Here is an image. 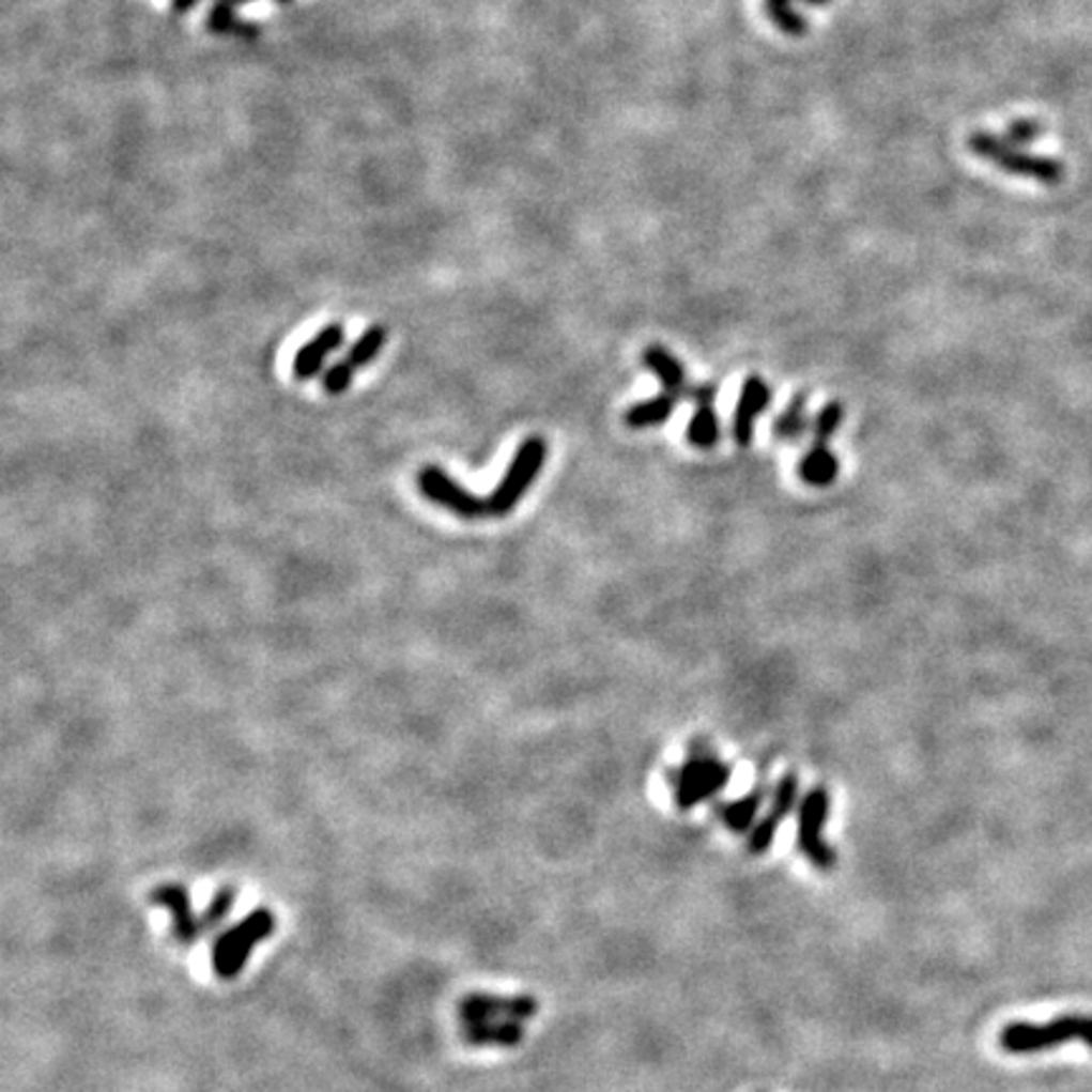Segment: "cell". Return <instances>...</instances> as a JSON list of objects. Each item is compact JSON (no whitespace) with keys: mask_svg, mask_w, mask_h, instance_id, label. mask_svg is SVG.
I'll use <instances>...</instances> for the list:
<instances>
[{"mask_svg":"<svg viewBox=\"0 0 1092 1092\" xmlns=\"http://www.w3.org/2000/svg\"><path fill=\"white\" fill-rule=\"evenodd\" d=\"M544 461L547 441L539 435H532L519 445L509 471L504 473V478H501L496 489H493L486 498L465 491L456 478H450L448 473L437 468V465H426V468L417 473V489H420L422 496L433 501V504L443 506L445 511L456 513V517L461 519L468 521L501 519L509 517V513L517 509L519 501L526 496L528 489H532L534 481L539 478Z\"/></svg>","mask_w":1092,"mask_h":1092,"instance_id":"1","label":"cell"},{"mask_svg":"<svg viewBox=\"0 0 1092 1092\" xmlns=\"http://www.w3.org/2000/svg\"><path fill=\"white\" fill-rule=\"evenodd\" d=\"M150 901L155 906L170 910L172 916V938L178 943L190 945L211 934L218 926H222L228 913H231L235 903V890L233 888H220L211 901V906L203 910V916H195L190 893H187L185 886H178V882H167V886H157L150 893Z\"/></svg>","mask_w":1092,"mask_h":1092,"instance_id":"2","label":"cell"},{"mask_svg":"<svg viewBox=\"0 0 1092 1092\" xmlns=\"http://www.w3.org/2000/svg\"><path fill=\"white\" fill-rule=\"evenodd\" d=\"M969 150L976 157L1010 172V175L1037 180L1042 185H1060L1065 178V165L1055 157H1042L1025 152L1021 144H1014L1004 135H991V132H973L969 137Z\"/></svg>","mask_w":1092,"mask_h":1092,"instance_id":"3","label":"cell"},{"mask_svg":"<svg viewBox=\"0 0 1092 1092\" xmlns=\"http://www.w3.org/2000/svg\"><path fill=\"white\" fill-rule=\"evenodd\" d=\"M276 928V916L268 908H256L228 930H222L213 943V971L222 982H233L248 964L250 954L261 941H266Z\"/></svg>","mask_w":1092,"mask_h":1092,"instance_id":"4","label":"cell"},{"mask_svg":"<svg viewBox=\"0 0 1092 1092\" xmlns=\"http://www.w3.org/2000/svg\"><path fill=\"white\" fill-rule=\"evenodd\" d=\"M999 1042L1012 1055L1042 1052V1049L1065 1045V1042H1085V1045L1092 1047V1017L1075 1014V1017H1060L1049 1021V1025L1017 1021V1025L1004 1027Z\"/></svg>","mask_w":1092,"mask_h":1092,"instance_id":"5","label":"cell"},{"mask_svg":"<svg viewBox=\"0 0 1092 1092\" xmlns=\"http://www.w3.org/2000/svg\"><path fill=\"white\" fill-rule=\"evenodd\" d=\"M732 779V767L723 764L711 751L695 749L691 756L671 774L676 787V802L680 810H693L695 804L706 802L708 797L719 795Z\"/></svg>","mask_w":1092,"mask_h":1092,"instance_id":"6","label":"cell"},{"mask_svg":"<svg viewBox=\"0 0 1092 1092\" xmlns=\"http://www.w3.org/2000/svg\"><path fill=\"white\" fill-rule=\"evenodd\" d=\"M830 815V795L825 787H815L806 791V797L799 804V850L812 865L819 871H832L834 867V850L825 843L822 827Z\"/></svg>","mask_w":1092,"mask_h":1092,"instance_id":"7","label":"cell"},{"mask_svg":"<svg viewBox=\"0 0 1092 1092\" xmlns=\"http://www.w3.org/2000/svg\"><path fill=\"white\" fill-rule=\"evenodd\" d=\"M539 1004L534 997L519 994V997H496V994H468L461 1001V1025H509V1021L532 1019L537 1014Z\"/></svg>","mask_w":1092,"mask_h":1092,"instance_id":"8","label":"cell"},{"mask_svg":"<svg viewBox=\"0 0 1092 1092\" xmlns=\"http://www.w3.org/2000/svg\"><path fill=\"white\" fill-rule=\"evenodd\" d=\"M716 395H719L716 382L691 385V393H688V398L695 402V415L691 417V422H688L686 437L688 443L698 450H711L721 441V422L719 415H716Z\"/></svg>","mask_w":1092,"mask_h":1092,"instance_id":"9","label":"cell"},{"mask_svg":"<svg viewBox=\"0 0 1092 1092\" xmlns=\"http://www.w3.org/2000/svg\"><path fill=\"white\" fill-rule=\"evenodd\" d=\"M799 795V779L797 774H787L782 782L776 784L774 799H771L769 812L764 815L759 822L754 825V830L749 834V850L754 855H764L774 843L779 825L789 817V812L795 810Z\"/></svg>","mask_w":1092,"mask_h":1092,"instance_id":"10","label":"cell"},{"mask_svg":"<svg viewBox=\"0 0 1092 1092\" xmlns=\"http://www.w3.org/2000/svg\"><path fill=\"white\" fill-rule=\"evenodd\" d=\"M769 405H771L769 385L764 382V378H759V374H749V378L743 380L739 405H736L732 426V435L739 448H749L751 441H754L756 420H759L762 413H767Z\"/></svg>","mask_w":1092,"mask_h":1092,"instance_id":"11","label":"cell"},{"mask_svg":"<svg viewBox=\"0 0 1092 1092\" xmlns=\"http://www.w3.org/2000/svg\"><path fill=\"white\" fill-rule=\"evenodd\" d=\"M347 332L342 324H326L322 332H317L314 337L306 342L302 350L296 352L294 357V378L296 380H314L319 372L324 370V362L332 352H337L339 347L344 344Z\"/></svg>","mask_w":1092,"mask_h":1092,"instance_id":"12","label":"cell"},{"mask_svg":"<svg viewBox=\"0 0 1092 1092\" xmlns=\"http://www.w3.org/2000/svg\"><path fill=\"white\" fill-rule=\"evenodd\" d=\"M643 365L648 367V370L660 380L663 393L673 395V398H678V400L688 398V393H691V382H688L686 367L680 365V359L676 357V354L667 352L665 347H660V344H650V347H645V352H643Z\"/></svg>","mask_w":1092,"mask_h":1092,"instance_id":"13","label":"cell"},{"mask_svg":"<svg viewBox=\"0 0 1092 1092\" xmlns=\"http://www.w3.org/2000/svg\"><path fill=\"white\" fill-rule=\"evenodd\" d=\"M837 476L840 461L830 450V445L812 443V448L806 450L802 461H799V478H802L804 483L815 486V489H825V486L837 481Z\"/></svg>","mask_w":1092,"mask_h":1092,"instance_id":"14","label":"cell"},{"mask_svg":"<svg viewBox=\"0 0 1092 1092\" xmlns=\"http://www.w3.org/2000/svg\"><path fill=\"white\" fill-rule=\"evenodd\" d=\"M676 407H678V398H673V395H667V393H660L658 398L640 400L632 407H628V413H625V422H628V428H632V430L658 428V426H663L667 417L676 413Z\"/></svg>","mask_w":1092,"mask_h":1092,"instance_id":"15","label":"cell"},{"mask_svg":"<svg viewBox=\"0 0 1092 1092\" xmlns=\"http://www.w3.org/2000/svg\"><path fill=\"white\" fill-rule=\"evenodd\" d=\"M463 1040L473 1047H517L524 1040V1025H468L463 1027Z\"/></svg>","mask_w":1092,"mask_h":1092,"instance_id":"16","label":"cell"},{"mask_svg":"<svg viewBox=\"0 0 1092 1092\" xmlns=\"http://www.w3.org/2000/svg\"><path fill=\"white\" fill-rule=\"evenodd\" d=\"M762 799H764V791L756 789L747 797L736 799V802L719 804L716 810H719V817L723 819V825H726L728 830L747 832L749 827H754V822H756V815H759V810H762Z\"/></svg>","mask_w":1092,"mask_h":1092,"instance_id":"17","label":"cell"},{"mask_svg":"<svg viewBox=\"0 0 1092 1092\" xmlns=\"http://www.w3.org/2000/svg\"><path fill=\"white\" fill-rule=\"evenodd\" d=\"M387 337H389L387 326L372 324L370 329L362 332L359 337H357V342L350 347V352H347L344 362L352 367L354 372L362 370V367L372 365L374 357H378V354L382 352V347L387 344Z\"/></svg>","mask_w":1092,"mask_h":1092,"instance_id":"18","label":"cell"},{"mask_svg":"<svg viewBox=\"0 0 1092 1092\" xmlns=\"http://www.w3.org/2000/svg\"><path fill=\"white\" fill-rule=\"evenodd\" d=\"M806 430H810V420H806V395L799 393L791 398L789 407L776 417L774 437L776 441H797V437H802Z\"/></svg>","mask_w":1092,"mask_h":1092,"instance_id":"19","label":"cell"},{"mask_svg":"<svg viewBox=\"0 0 1092 1092\" xmlns=\"http://www.w3.org/2000/svg\"><path fill=\"white\" fill-rule=\"evenodd\" d=\"M791 3H795V0H767V16L779 31L789 33V36H799V33L806 31V24L799 13L791 11ZM802 3L825 5L827 0H802Z\"/></svg>","mask_w":1092,"mask_h":1092,"instance_id":"20","label":"cell"},{"mask_svg":"<svg viewBox=\"0 0 1092 1092\" xmlns=\"http://www.w3.org/2000/svg\"><path fill=\"white\" fill-rule=\"evenodd\" d=\"M845 420V407L843 402L832 400L827 402V405L819 410V415L815 417V422H812V443L815 445H827L834 437V433H837L840 426H843Z\"/></svg>","mask_w":1092,"mask_h":1092,"instance_id":"21","label":"cell"},{"mask_svg":"<svg viewBox=\"0 0 1092 1092\" xmlns=\"http://www.w3.org/2000/svg\"><path fill=\"white\" fill-rule=\"evenodd\" d=\"M352 380H354V370L342 359V362H337V365H332L329 370H324L322 387L329 395H344L347 389H350Z\"/></svg>","mask_w":1092,"mask_h":1092,"instance_id":"22","label":"cell"},{"mask_svg":"<svg viewBox=\"0 0 1092 1092\" xmlns=\"http://www.w3.org/2000/svg\"><path fill=\"white\" fill-rule=\"evenodd\" d=\"M1042 132H1045V127L1037 120H1014L1010 127H1006L1004 137L1010 139V142L1014 144H1021V148H1027V144H1032L1034 139L1042 137Z\"/></svg>","mask_w":1092,"mask_h":1092,"instance_id":"23","label":"cell"},{"mask_svg":"<svg viewBox=\"0 0 1092 1092\" xmlns=\"http://www.w3.org/2000/svg\"><path fill=\"white\" fill-rule=\"evenodd\" d=\"M239 26L241 20L235 18L233 5L228 3H218L211 11V16H207V28H211L213 33H239Z\"/></svg>","mask_w":1092,"mask_h":1092,"instance_id":"24","label":"cell"},{"mask_svg":"<svg viewBox=\"0 0 1092 1092\" xmlns=\"http://www.w3.org/2000/svg\"><path fill=\"white\" fill-rule=\"evenodd\" d=\"M198 3L200 0H172V9H175L178 13H187V11H193Z\"/></svg>","mask_w":1092,"mask_h":1092,"instance_id":"25","label":"cell"},{"mask_svg":"<svg viewBox=\"0 0 1092 1092\" xmlns=\"http://www.w3.org/2000/svg\"><path fill=\"white\" fill-rule=\"evenodd\" d=\"M220 3H228V5H246V3H253V0H220Z\"/></svg>","mask_w":1092,"mask_h":1092,"instance_id":"26","label":"cell"},{"mask_svg":"<svg viewBox=\"0 0 1092 1092\" xmlns=\"http://www.w3.org/2000/svg\"><path fill=\"white\" fill-rule=\"evenodd\" d=\"M278 3H291V0H278Z\"/></svg>","mask_w":1092,"mask_h":1092,"instance_id":"27","label":"cell"}]
</instances>
